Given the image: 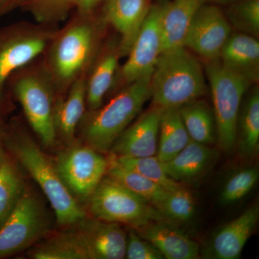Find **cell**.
<instances>
[{"instance_id": "cell-1", "label": "cell", "mask_w": 259, "mask_h": 259, "mask_svg": "<svg viewBox=\"0 0 259 259\" xmlns=\"http://www.w3.org/2000/svg\"><path fill=\"white\" fill-rule=\"evenodd\" d=\"M204 68L195 54L185 47L164 51L151 77L153 105L180 108L207 93Z\"/></svg>"}, {"instance_id": "cell-2", "label": "cell", "mask_w": 259, "mask_h": 259, "mask_svg": "<svg viewBox=\"0 0 259 259\" xmlns=\"http://www.w3.org/2000/svg\"><path fill=\"white\" fill-rule=\"evenodd\" d=\"M151 77L148 75L127 83L105 106L91 112L83 127L88 146L99 152L109 153L115 140L151 99Z\"/></svg>"}, {"instance_id": "cell-3", "label": "cell", "mask_w": 259, "mask_h": 259, "mask_svg": "<svg viewBox=\"0 0 259 259\" xmlns=\"http://www.w3.org/2000/svg\"><path fill=\"white\" fill-rule=\"evenodd\" d=\"M8 146L47 196L59 225L72 226L86 217V212L61 180L55 164L28 135H13L8 139Z\"/></svg>"}, {"instance_id": "cell-4", "label": "cell", "mask_w": 259, "mask_h": 259, "mask_svg": "<svg viewBox=\"0 0 259 259\" xmlns=\"http://www.w3.org/2000/svg\"><path fill=\"white\" fill-rule=\"evenodd\" d=\"M212 96L218 146L230 152L236 146L237 122L242 102L251 83L226 69L219 59L206 61L204 66Z\"/></svg>"}, {"instance_id": "cell-5", "label": "cell", "mask_w": 259, "mask_h": 259, "mask_svg": "<svg viewBox=\"0 0 259 259\" xmlns=\"http://www.w3.org/2000/svg\"><path fill=\"white\" fill-rule=\"evenodd\" d=\"M47 73L53 84L63 90L82 75L91 61L97 42L96 29L80 19L56 33L52 40Z\"/></svg>"}, {"instance_id": "cell-6", "label": "cell", "mask_w": 259, "mask_h": 259, "mask_svg": "<svg viewBox=\"0 0 259 259\" xmlns=\"http://www.w3.org/2000/svg\"><path fill=\"white\" fill-rule=\"evenodd\" d=\"M88 200L93 217L127 225L133 229L165 220L153 204L107 175Z\"/></svg>"}, {"instance_id": "cell-7", "label": "cell", "mask_w": 259, "mask_h": 259, "mask_svg": "<svg viewBox=\"0 0 259 259\" xmlns=\"http://www.w3.org/2000/svg\"><path fill=\"white\" fill-rule=\"evenodd\" d=\"M13 93L32 131L46 147L55 144L54 84L47 71H31L15 79Z\"/></svg>"}, {"instance_id": "cell-8", "label": "cell", "mask_w": 259, "mask_h": 259, "mask_svg": "<svg viewBox=\"0 0 259 259\" xmlns=\"http://www.w3.org/2000/svg\"><path fill=\"white\" fill-rule=\"evenodd\" d=\"M56 34L48 29L23 25L0 29V107L12 76L44 53Z\"/></svg>"}, {"instance_id": "cell-9", "label": "cell", "mask_w": 259, "mask_h": 259, "mask_svg": "<svg viewBox=\"0 0 259 259\" xmlns=\"http://www.w3.org/2000/svg\"><path fill=\"white\" fill-rule=\"evenodd\" d=\"M49 230V221L40 201L25 189L14 208L0 227V258L31 246Z\"/></svg>"}, {"instance_id": "cell-10", "label": "cell", "mask_w": 259, "mask_h": 259, "mask_svg": "<svg viewBox=\"0 0 259 259\" xmlns=\"http://www.w3.org/2000/svg\"><path fill=\"white\" fill-rule=\"evenodd\" d=\"M55 166L71 194L88 200L106 176L108 158L90 146L73 144L59 153Z\"/></svg>"}, {"instance_id": "cell-11", "label": "cell", "mask_w": 259, "mask_h": 259, "mask_svg": "<svg viewBox=\"0 0 259 259\" xmlns=\"http://www.w3.org/2000/svg\"><path fill=\"white\" fill-rule=\"evenodd\" d=\"M168 2L158 0L151 5L147 16L127 54V60L121 68L120 79L124 84L152 74L163 53L162 18Z\"/></svg>"}, {"instance_id": "cell-12", "label": "cell", "mask_w": 259, "mask_h": 259, "mask_svg": "<svg viewBox=\"0 0 259 259\" xmlns=\"http://www.w3.org/2000/svg\"><path fill=\"white\" fill-rule=\"evenodd\" d=\"M233 32L218 5L203 4L197 10L186 35L185 47L204 61L214 60Z\"/></svg>"}, {"instance_id": "cell-13", "label": "cell", "mask_w": 259, "mask_h": 259, "mask_svg": "<svg viewBox=\"0 0 259 259\" xmlns=\"http://www.w3.org/2000/svg\"><path fill=\"white\" fill-rule=\"evenodd\" d=\"M258 219L259 206L255 203L213 233L201 252L202 258H241L243 248L255 231Z\"/></svg>"}, {"instance_id": "cell-14", "label": "cell", "mask_w": 259, "mask_h": 259, "mask_svg": "<svg viewBox=\"0 0 259 259\" xmlns=\"http://www.w3.org/2000/svg\"><path fill=\"white\" fill-rule=\"evenodd\" d=\"M162 110L152 105L139 115L115 140L110 154L131 158L156 156Z\"/></svg>"}, {"instance_id": "cell-15", "label": "cell", "mask_w": 259, "mask_h": 259, "mask_svg": "<svg viewBox=\"0 0 259 259\" xmlns=\"http://www.w3.org/2000/svg\"><path fill=\"white\" fill-rule=\"evenodd\" d=\"M73 226L84 245L89 259L125 258L127 234L118 223L86 216Z\"/></svg>"}, {"instance_id": "cell-16", "label": "cell", "mask_w": 259, "mask_h": 259, "mask_svg": "<svg viewBox=\"0 0 259 259\" xmlns=\"http://www.w3.org/2000/svg\"><path fill=\"white\" fill-rule=\"evenodd\" d=\"M135 231L154 245L164 258L197 259L199 257L198 243L170 221H156Z\"/></svg>"}, {"instance_id": "cell-17", "label": "cell", "mask_w": 259, "mask_h": 259, "mask_svg": "<svg viewBox=\"0 0 259 259\" xmlns=\"http://www.w3.org/2000/svg\"><path fill=\"white\" fill-rule=\"evenodd\" d=\"M150 7V0H108L105 18L120 34V56L128 54Z\"/></svg>"}, {"instance_id": "cell-18", "label": "cell", "mask_w": 259, "mask_h": 259, "mask_svg": "<svg viewBox=\"0 0 259 259\" xmlns=\"http://www.w3.org/2000/svg\"><path fill=\"white\" fill-rule=\"evenodd\" d=\"M257 38L243 32H232L218 58L226 69L243 76L251 84L258 81L259 42Z\"/></svg>"}, {"instance_id": "cell-19", "label": "cell", "mask_w": 259, "mask_h": 259, "mask_svg": "<svg viewBox=\"0 0 259 259\" xmlns=\"http://www.w3.org/2000/svg\"><path fill=\"white\" fill-rule=\"evenodd\" d=\"M215 151L207 145L191 141L168 161L162 162L167 175L179 183L197 180L208 170Z\"/></svg>"}, {"instance_id": "cell-20", "label": "cell", "mask_w": 259, "mask_h": 259, "mask_svg": "<svg viewBox=\"0 0 259 259\" xmlns=\"http://www.w3.org/2000/svg\"><path fill=\"white\" fill-rule=\"evenodd\" d=\"M86 79L80 76L71 84L65 99L59 98L54 103V122L56 134L69 146L74 144L78 124L82 120L86 105Z\"/></svg>"}, {"instance_id": "cell-21", "label": "cell", "mask_w": 259, "mask_h": 259, "mask_svg": "<svg viewBox=\"0 0 259 259\" xmlns=\"http://www.w3.org/2000/svg\"><path fill=\"white\" fill-rule=\"evenodd\" d=\"M204 0H171L162 18L163 52L185 47L190 24Z\"/></svg>"}, {"instance_id": "cell-22", "label": "cell", "mask_w": 259, "mask_h": 259, "mask_svg": "<svg viewBox=\"0 0 259 259\" xmlns=\"http://www.w3.org/2000/svg\"><path fill=\"white\" fill-rule=\"evenodd\" d=\"M243 158H251L259 148V89L251 85L242 102L237 122L236 144Z\"/></svg>"}, {"instance_id": "cell-23", "label": "cell", "mask_w": 259, "mask_h": 259, "mask_svg": "<svg viewBox=\"0 0 259 259\" xmlns=\"http://www.w3.org/2000/svg\"><path fill=\"white\" fill-rule=\"evenodd\" d=\"M179 111L192 141L207 146L217 141L214 112L205 100L200 98L189 102Z\"/></svg>"}, {"instance_id": "cell-24", "label": "cell", "mask_w": 259, "mask_h": 259, "mask_svg": "<svg viewBox=\"0 0 259 259\" xmlns=\"http://www.w3.org/2000/svg\"><path fill=\"white\" fill-rule=\"evenodd\" d=\"M191 141L179 108L163 109L160 119L156 156L168 161L180 153Z\"/></svg>"}, {"instance_id": "cell-25", "label": "cell", "mask_w": 259, "mask_h": 259, "mask_svg": "<svg viewBox=\"0 0 259 259\" xmlns=\"http://www.w3.org/2000/svg\"><path fill=\"white\" fill-rule=\"evenodd\" d=\"M120 54L110 51L104 54L86 83V104L90 112L100 108L115 82Z\"/></svg>"}, {"instance_id": "cell-26", "label": "cell", "mask_w": 259, "mask_h": 259, "mask_svg": "<svg viewBox=\"0 0 259 259\" xmlns=\"http://www.w3.org/2000/svg\"><path fill=\"white\" fill-rule=\"evenodd\" d=\"M106 175L153 206L161 200L168 191L137 172L124 166L111 154L108 157Z\"/></svg>"}, {"instance_id": "cell-27", "label": "cell", "mask_w": 259, "mask_h": 259, "mask_svg": "<svg viewBox=\"0 0 259 259\" xmlns=\"http://www.w3.org/2000/svg\"><path fill=\"white\" fill-rule=\"evenodd\" d=\"M35 259H88L81 238L74 228L59 233L34 250Z\"/></svg>"}, {"instance_id": "cell-28", "label": "cell", "mask_w": 259, "mask_h": 259, "mask_svg": "<svg viewBox=\"0 0 259 259\" xmlns=\"http://www.w3.org/2000/svg\"><path fill=\"white\" fill-rule=\"evenodd\" d=\"M163 218L171 223H187L193 218L196 203L190 191L185 187L167 191L164 197L154 206Z\"/></svg>"}, {"instance_id": "cell-29", "label": "cell", "mask_w": 259, "mask_h": 259, "mask_svg": "<svg viewBox=\"0 0 259 259\" xmlns=\"http://www.w3.org/2000/svg\"><path fill=\"white\" fill-rule=\"evenodd\" d=\"M25 186L18 170L5 160L0 166V226L14 208Z\"/></svg>"}, {"instance_id": "cell-30", "label": "cell", "mask_w": 259, "mask_h": 259, "mask_svg": "<svg viewBox=\"0 0 259 259\" xmlns=\"http://www.w3.org/2000/svg\"><path fill=\"white\" fill-rule=\"evenodd\" d=\"M223 12L232 29L258 37L259 0H240Z\"/></svg>"}, {"instance_id": "cell-31", "label": "cell", "mask_w": 259, "mask_h": 259, "mask_svg": "<svg viewBox=\"0 0 259 259\" xmlns=\"http://www.w3.org/2000/svg\"><path fill=\"white\" fill-rule=\"evenodd\" d=\"M115 157L124 166L137 172L165 190L172 191L183 187L182 184L175 182L167 175L163 163L156 156L142 158Z\"/></svg>"}, {"instance_id": "cell-32", "label": "cell", "mask_w": 259, "mask_h": 259, "mask_svg": "<svg viewBox=\"0 0 259 259\" xmlns=\"http://www.w3.org/2000/svg\"><path fill=\"white\" fill-rule=\"evenodd\" d=\"M256 166H249L235 172L223 185L219 196L220 203L228 206L239 202L251 192L258 181Z\"/></svg>"}, {"instance_id": "cell-33", "label": "cell", "mask_w": 259, "mask_h": 259, "mask_svg": "<svg viewBox=\"0 0 259 259\" xmlns=\"http://www.w3.org/2000/svg\"><path fill=\"white\" fill-rule=\"evenodd\" d=\"M125 258L163 259L158 248L148 240L140 236L135 230H131L127 235Z\"/></svg>"}, {"instance_id": "cell-34", "label": "cell", "mask_w": 259, "mask_h": 259, "mask_svg": "<svg viewBox=\"0 0 259 259\" xmlns=\"http://www.w3.org/2000/svg\"><path fill=\"white\" fill-rule=\"evenodd\" d=\"M18 3L30 7L41 20L61 14V12L71 6L70 0H18Z\"/></svg>"}, {"instance_id": "cell-35", "label": "cell", "mask_w": 259, "mask_h": 259, "mask_svg": "<svg viewBox=\"0 0 259 259\" xmlns=\"http://www.w3.org/2000/svg\"><path fill=\"white\" fill-rule=\"evenodd\" d=\"M100 2V0H70L71 5L77 7L82 13H88Z\"/></svg>"}, {"instance_id": "cell-36", "label": "cell", "mask_w": 259, "mask_h": 259, "mask_svg": "<svg viewBox=\"0 0 259 259\" xmlns=\"http://www.w3.org/2000/svg\"><path fill=\"white\" fill-rule=\"evenodd\" d=\"M18 0H0V15L8 11L14 3H18Z\"/></svg>"}, {"instance_id": "cell-37", "label": "cell", "mask_w": 259, "mask_h": 259, "mask_svg": "<svg viewBox=\"0 0 259 259\" xmlns=\"http://www.w3.org/2000/svg\"><path fill=\"white\" fill-rule=\"evenodd\" d=\"M240 1V0H204V4L208 3V4L213 5H230L231 3H236V2Z\"/></svg>"}, {"instance_id": "cell-38", "label": "cell", "mask_w": 259, "mask_h": 259, "mask_svg": "<svg viewBox=\"0 0 259 259\" xmlns=\"http://www.w3.org/2000/svg\"><path fill=\"white\" fill-rule=\"evenodd\" d=\"M5 160L6 159H5V153L3 152L2 148H0V166H1L2 164L4 163Z\"/></svg>"}, {"instance_id": "cell-39", "label": "cell", "mask_w": 259, "mask_h": 259, "mask_svg": "<svg viewBox=\"0 0 259 259\" xmlns=\"http://www.w3.org/2000/svg\"><path fill=\"white\" fill-rule=\"evenodd\" d=\"M100 1H102V0H100Z\"/></svg>"}]
</instances>
